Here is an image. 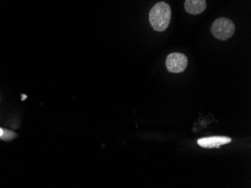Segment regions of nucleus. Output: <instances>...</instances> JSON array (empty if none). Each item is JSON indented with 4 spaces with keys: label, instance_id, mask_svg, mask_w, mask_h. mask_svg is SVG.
Masks as SVG:
<instances>
[{
    "label": "nucleus",
    "instance_id": "nucleus-1",
    "mask_svg": "<svg viewBox=\"0 0 251 188\" xmlns=\"http://www.w3.org/2000/svg\"><path fill=\"white\" fill-rule=\"evenodd\" d=\"M172 18V11L169 4L157 2L151 10L149 21L153 29L156 32H163L169 27Z\"/></svg>",
    "mask_w": 251,
    "mask_h": 188
},
{
    "label": "nucleus",
    "instance_id": "nucleus-2",
    "mask_svg": "<svg viewBox=\"0 0 251 188\" xmlns=\"http://www.w3.org/2000/svg\"><path fill=\"white\" fill-rule=\"evenodd\" d=\"M235 26L231 20L226 18H218L211 26V32L216 39L226 41L235 33Z\"/></svg>",
    "mask_w": 251,
    "mask_h": 188
},
{
    "label": "nucleus",
    "instance_id": "nucleus-3",
    "mask_svg": "<svg viewBox=\"0 0 251 188\" xmlns=\"http://www.w3.org/2000/svg\"><path fill=\"white\" fill-rule=\"evenodd\" d=\"M188 64V60L185 55L180 53H173L166 58V65L171 73H181L185 71Z\"/></svg>",
    "mask_w": 251,
    "mask_h": 188
},
{
    "label": "nucleus",
    "instance_id": "nucleus-4",
    "mask_svg": "<svg viewBox=\"0 0 251 188\" xmlns=\"http://www.w3.org/2000/svg\"><path fill=\"white\" fill-rule=\"evenodd\" d=\"M232 142L230 137L224 136H214V137H204L197 141L199 146L205 148H219L224 145H226Z\"/></svg>",
    "mask_w": 251,
    "mask_h": 188
},
{
    "label": "nucleus",
    "instance_id": "nucleus-5",
    "mask_svg": "<svg viewBox=\"0 0 251 188\" xmlns=\"http://www.w3.org/2000/svg\"><path fill=\"white\" fill-rule=\"evenodd\" d=\"M207 3L205 0H186L184 8L187 13L197 15L202 13L206 9Z\"/></svg>",
    "mask_w": 251,
    "mask_h": 188
},
{
    "label": "nucleus",
    "instance_id": "nucleus-6",
    "mask_svg": "<svg viewBox=\"0 0 251 188\" xmlns=\"http://www.w3.org/2000/svg\"><path fill=\"white\" fill-rule=\"evenodd\" d=\"M2 134H3V130H2V129L0 128V137H2Z\"/></svg>",
    "mask_w": 251,
    "mask_h": 188
}]
</instances>
